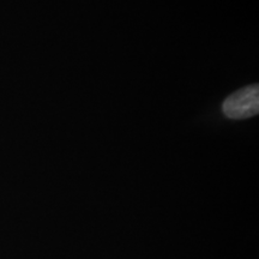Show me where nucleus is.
Here are the masks:
<instances>
[{
    "mask_svg": "<svg viewBox=\"0 0 259 259\" xmlns=\"http://www.w3.org/2000/svg\"><path fill=\"white\" fill-rule=\"evenodd\" d=\"M222 111L227 118L247 119L259 113V85L251 84L233 93L225 100Z\"/></svg>",
    "mask_w": 259,
    "mask_h": 259,
    "instance_id": "obj_1",
    "label": "nucleus"
}]
</instances>
